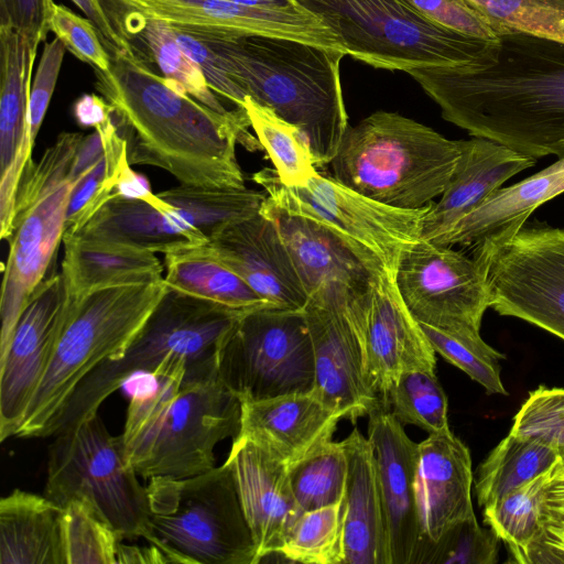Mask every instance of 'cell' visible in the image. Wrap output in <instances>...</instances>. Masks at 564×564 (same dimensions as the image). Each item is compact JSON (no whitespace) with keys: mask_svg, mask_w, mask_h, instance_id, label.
I'll use <instances>...</instances> for the list:
<instances>
[{"mask_svg":"<svg viewBox=\"0 0 564 564\" xmlns=\"http://www.w3.org/2000/svg\"><path fill=\"white\" fill-rule=\"evenodd\" d=\"M96 25L101 40L112 56L117 52L133 50L129 39L120 31L102 0H70Z\"/></svg>","mask_w":564,"mask_h":564,"instance_id":"55","label":"cell"},{"mask_svg":"<svg viewBox=\"0 0 564 564\" xmlns=\"http://www.w3.org/2000/svg\"><path fill=\"white\" fill-rule=\"evenodd\" d=\"M408 74L442 117L534 158L564 156V43L524 32L499 34L474 62Z\"/></svg>","mask_w":564,"mask_h":564,"instance_id":"1","label":"cell"},{"mask_svg":"<svg viewBox=\"0 0 564 564\" xmlns=\"http://www.w3.org/2000/svg\"><path fill=\"white\" fill-rule=\"evenodd\" d=\"M54 436L44 496L61 507L84 499L124 540L149 542L147 488L127 460L121 435H111L97 412Z\"/></svg>","mask_w":564,"mask_h":564,"instance_id":"11","label":"cell"},{"mask_svg":"<svg viewBox=\"0 0 564 564\" xmlns=\"http://www.w3.org/2000/svg\"><path fill=\"white\" fill-rule=\"evenodd\" d=\"M124 539L84 499L63 507L66 564H116Z\"/></svg>","mask_w":564,"mask_h":564,"instance_id":"42","label":"cell"},{"mask_svg":"<svg viewBox=\"0 0 564 564\" xmlns=\"http://www.w3.org/2000/svg\"><path fill=\"white\" fill-rule=\"evenodd\" d=\"M544 173L564 172V156L558 158L554 163L541 170Z\"/></svg>","mask_w":564,"mask_h":564,"instance_id":"58","label":"cell"},{"mask_svg":"<svg viewBox=\"0 0 564 564\" xmlns=\"http://www.w3.org/2000/svg\"><path fill=\"white\" fill-rule=\"evenodd\" d=\"M70 296L62 274L44 279L31 294L0 352V440L15 435L52 360Z\"/></svg>","mask_w":564,"mask_h":564,"instance_id":"15","label":"cell"},{"mask_svg":"<svg viewBox=\"0 0 564 564\" xmlns=\"http://www.w3.org/2000/svg\"><path fill=\"white\" fill-rule=\"evenodd\" d=\"M50 31L66 50L95 70L106 72L111 66V55L91 20L74 13L64 4L55 3L50 20Z\"/></svg>","mask_w":564,"mask_h":564,"instance_id":"50","label":"cell"},{"mask_svg":"<svg viewBox=\"0 0 564 564\" xmlns=\"http://www.w3.org/2000/svg\"><path fill=\"white\" fill-rule=\"evenodd\" d=\"M547 471L509 491L482 508L484 522L509 551V562L519 563L539 531Z\"/></svg>","mask_w":564,"mask_h":564,"instance_id":"38","label":"cell"},{"mask_svg":"<svg viewBox=\"0 0 564 564\" xmlns=\"http://www.w3.org/2000/svg\"><path fill=\"white\" fill-rule=\"evenodd\" d=\"M368 416L388 564H416L423 543L415 492L419 443L382 401Z\"/></svg>","mask_w":564,"mask_h":564,"instance_id":"18","label":"cell"},{"mask_svg":"<svg viewBox=\"0 0 564 564\" xmlns=\"http://www.w3.org/2000/svg\"><path fill=\"white\" fill-rule=\"evenodd\" d=\"M521 564H564V459L549 470L539 531L522 554Z\"/></svg>","mask_w":564,"mask_h":564,"instance_id":"47","label":"cell"},{"mask_svg":"<svg viewBox=\"0 0 564 564\" xmlns=\"http://www.w3.org/2000/svg\"><path fill=\"white\" fill-rule=\"evenodd\" d=\"M562 193L564 172L539 171L516 184L498 188L431 241L471 249L512 235L524 226L533 210Z\"/></svg>","mask_w":564,"mask_h":564,"instance_id":"29","label":"cell"},{"mask_svg":"<svg viewBox=\"0 0 564 564\" xmlns=\"http://www.w3.org/2000/svg\"><path fill=\"white\" fill-rule=\"evenodd\" d=\"M111 58L108 70H95V87L112 107L131 165L160 167L182 184L245 187L236 144L262 149L248 131L246 110L234 117L214 111L153 72L134 48Z\"/></svg>","mask_w":564,"mask_h":564,"instance_id":"2","label":"cell"},{"mask_svg":"<svg viewBox=\"0 0 564 564\" xmlns=\"http://www.w3.org/2000/svg\"><path fill=\"white\" fill-rule=\"evenodd\" d=\"M420 325L435 352L478 382L488 394H508L501 380L500 361L505 355L481 338L479 328Z\"/></svg>","mask_w":564,"mask_h":564,"instance_id":"40","label":"cell"},{"mask_svg":"<svg viewBox=\"0 0 564 564\" xmlns=\"http://www.w3.org/2000/svg\"><path fill=\"white\" fill-rule=\"evenodd\" d=\"M460 158L436 203H431L420 239L433 240L535 159L487 138L460 140Z\"/></svg>","mask_w":564,"mask_h":564,"instance_id":"27","label":"cell"},{"mask_svg":"<svg viewBox=\"0 0 564 564\" xmlns=\"http://www.w3.org/2000/svg\"><path fill=\"white\" fill-rule=\"evenodd\" d=\"M62 274L72 297L90 291L161 281L164 263L155 253L129 246L63 236Z\"/></svg>","mask_w":564,"mask_h":564,"instance_id":"32","label":"cell"},{"mask_svg":"<svg viewBox=\"0 0 564 564\" xmlns=\"http://www.w3.org/2000/svg\"><path fill=\"white\" fill-rule=\"evenodd\" d=\"M83 137L78 132L61 133L39 162L26 165L17 193L14 217L44 194L73 181L74 160Z\"/></svg>","mask_w":564,"mask_h":564,"instance_id":"48","label":"cell"},{"mask_svg":"<svg viewBox=\"0 0 564 564\" xmlns=\"http://www.w3.org/2000/svg\"><path fill=\"white\" fill-rule=\"evenodd\" d=\"M473 481L469 449L449 429L429 434L419 443L415 492L423 540L421 551L475 513Z\"/></svg>","mask_w":564,"mask_h":564,"instance_id":"25","label":"cell"},{"mask_svg":"<svg viewBox=\"0 0 564 564\" xmlns=\"http://www.w3.org/2000/svg\"><path fill=\"white\" fill-rule=\"evenodd\" d=\"M343 442L348 459L340 511L343 564H388L372 446L357 429Z\"/></svg>","mask_w":564,"mask_h":564,"instance_id":"28","label":"cell"},{"mask_svg":"<svg viewBox=\"0 0 564 564\" xmlns=\"http://www.w3.org/2000/svg\"><path fill=\"white\" fill-rule=\"evenodd\" d=\"M510 431L547 442L564 459V388L540 386L531 391L516 413Z\"/></svg>","mask_w":564,"mask_h":564,"instance_id":"49","label":"cell"},{"mask_svg":"<svg viewBox=\"0 0 564 564\" xmlns=\"http://www.w3.org/2000/svg\"><path fill=\"white\" fill-rule=\"evenodd\" d=\"M75 236L117 243L163 254L189 245H203L206 237L175 212L163 214L151 205L115 197L102 205Z\"/></svg>","mask_w":564,"mask_h":564,"instance_id":"30","label":"cell"},{"mask_svg":"<svg viewBox=\"0 0 564 564\" xmlns=\"http://www.w3.org/2000/svg\"><path fill=\"white\" fill-rule=\"evenodd\" d=\"M240 404L238 435L253 441L288 466L332 441L341 420L314 391Z\"/></svg>","mask_w":564,"mask_h":564,"instance_id":"26","label":"cell"},{"mask_svg":"<svg viewBox=\"0 0 564 564\" xmlns=\"http://www.w3.org/2000/svg\"><path fill=\"white\" fill-rule=\"evenodd\" d=\"M358 328L367 371L383 404L403 371L436 370V352L404 304L393 276L373 278Z\"/></svg>","mask_w":564,"mask_h":564,"instance_id":"21","label":"cell"},{"mask_svg":"<svg viewBox=\"0 0 564 564\" xmlns=\"http://www.w3.org/2000/svg\"><path fill=\"white\" fill-rule=\"evenodd\" d=\"M236 3L264 8V9H292L300 6L294 0H229Z\"/></svg>","mask_w":564,"mask_h":564,"instance_id":"57","label":"cell"},{"mask_svg":"<svg viewBox=\"0 0 564 564\" xmlns=\"http://www.w3.org/2000/svg\"><path fill=\"white\" fill-rule=\"evenodd\" d=\"M417 12L445 29L480 40L498 35L466 0H406Z\"/></svg>","mask_w":564,"mask_h":564,"instance_id":"51","label":"cell"},{"mask_svg":"<svg viewBox=\"0 0 564 564\" xmlns=\"http://www.w3.org/2000/svg\"><path fill=\"white\" fill-rule=\"evenodd\" d=\"M260 212L275 223L307 303L346 312L359 322L375 278L371 271L316 221L289 214L268 198Z\"/></svg>","mask_w":564,"mask_h":564,"instance_id":"17","label":"cell"},{"mask_svg":"<svg viewBox=\"0 0 564 564\" xmlns=\"http://www.w3.org/2000/svg\"><path fill=\"white\" fill-rule=\"evenodd\" d=\"M66 47L58 37L44 43V48L30 90V137L34 144L63 64Z\"/></svg>","mask_w":564,"mask_h":564,"instance_id":"52","label":"cell"},{"mask_svg":"<svg viewBox=\"0 0 564 564\" xmlns=\"http://www.w3.org/2000/svg\"><path fill=\"white\" fill-rule=\"evenodd\" d=\"M460 152V140L379 110L348 126L328 165L330 176L373 200L420 209L443 194Z\"/></svg>","mask_w":564,"mask_h":564,"instance_id":"5","label":"cell"},{"mask_svg":"<svg viewBox=\"0 0 564 564\" xmlns=\"http://www.w3.org/2000/svg\"><path fill=\"white\" fill-rule=\"evenodd\" d=\"M499 539L481 528L476 514L449 528L436 542L423 546L420 564H494L498 560Z\"/></svg>","mask_w":564,"mask_h":564,"instance_id":"46","label":"cell"},{"mask_svg":"<svg viewBox=\"0 0 564 564\" xmlns=\"http://www.w3.org/2000/svg\"><path fill=\"white\" fill-rule=\"evenodd\" d=\"M252 178L273 205L326 228L375 276H394L401 253L420 239L431 204L420 209L397 208L319 173L302 186L283 184L275 171L268 167L254 173Z\"/></svg>","mask_w":564,"mask_h":564,"instance_id":"10","label":"cell"},{"mask_svg":"<svg viewBox=\"0 0 564 564\" xmlns=\"http://www.w3.org/2000/svg\"><path fill=\"white\" fill-rule=\"evenodd\" d=\"M166 289L162 279L69 295L52 360L14 436L55 435L78 384L102 362L122 355Z\"/></svg>","mask_w":564,"mask_h":564,"instance_id":"6","label":"cell"},{"mask_svg":"<svg viewBox=\"0 0 564 564\" xmlns=\"http://www.w3.org/2000/svg\"><path fill=\"white\" fill-rule=\"evenodd\" d=\"M393 279L404 304L421 324L480 329L490 307L481 264L471 254L448 246L416 240L401 253Z\"/></svg>","mask_w":564,"mask_h":564,"instance_id":"14","label":"cell"},{"mask_svg":"<svg viewBox=\"0 0 564 564\" xmlns=\"http://www.w3.org/2000/svg\"><path fill=\"white\" fill-rule=\"evenodd\" d=\"M184 221L207 239L226 226L260 213L265 192L241 188L202 187L188 184L158 194ZM170 212V213H171Z\"/></svg>","mask_w":564,"mask_h":564,"instance_id":"36","label":"cell"},{"mask_svg":"<svg viewBox=\"0 0 564 564\" xmlns=\"http://www.w3.org/2000/svg\"><path fill=\"white\" fill-rule=\"evenodd\" d=\"M217 371L240 402L313 391L315 358L303 310L246 312L218 348Z\"/></svg>","mask_w":564,"mask_h":564,"instance_id":"12","label":"cell"},{"mask_svg":"<svg viewBox=\"0 0 564 564\" xmlns=\"http://www.w3.org/2000/svg\"><path fill=\"white\" fill-rule=\"evenodd\" d=\"M386 405L402 425H414L429 434L449 429L447 397L433 369L403 371Z\"/></svg>","mask_w":564,"mask_h":564,"instance_id":"41","label":"cell"},{"mask_svg":"<svg viewBox=\"0 0 564 564\" xmlns=\"http://www.w3.org/2000/svg\"><path fill=\"white\" fill-rule=\"evenodd\" d=\"M341 502L302 512L278 554L305 564H343Z\"/></svg>","mask_w":564,"mask_h":564,"instance_id":"43","label":"cell"},{"mask_svg":"<svg viewBox=\"0 0 564 564\" xmlns=\"http://www.w3.org/2000/svg\"><path fill=\"white\" fill-rule=\"evenodd\" d=\"M165 284L236 310L272 307L205 246L189 245L164 254Z\"/></svg>","mask_w":564,"mask_h":564,"instance_id":"33","label":"cell"},{"mask_svg":"<svg viewBox=\"0 0 564 564\" xmlns=\"http://www.w3.org/2000/svg\"><path fill=\"white\" fill-rule=\"evenodd\" d=\"M104 158L87 173L72 192L64 236L74 235L108 200L116 197L115 188L121 169L129 162L127 148L113 120L106 127Z\"/></svg>","mask_w":564,"mask_h":564,"instance_id":"44","label":"cell"},{"mask_svg":"<svg viewBox=\"0 0 564 564\" xmlns=\"http://www.w3.org/2000/svg\"><path fill=\"white\" fill-rule=\"evenodd\" d=\"M35 56L23 36L0 28V236L8 240L19 184L33 162L29 100Z\"/></svg>","mask_w":564,"mask_h":564,"instance_id":"23","label":"cell"},{"mask_svg":"<svg viewBox=\"0 0 564 564\" xmlns=\"http://www.w3.org/2000/svg\"><path fill=\"white\" fill-rule=\"evenodd\" d=\"M193 35L250 98L302 131L317 169L330 163L349 126L340 82L345 53L278 37Z\"/></svg>","mask_w":564,"mask_h":564,"instance_id":"3","label":"cell"},{"mask_svg":"<svg viewBox=\"0 0 564 564\" xmlns=\"http://www.w3.org/2000/svg\"><path fill=\"white\" fill-rule=\"evenodd\" d=\"M246 312L167 286L122 355L102 362L78 384L56 434L97 413L132 375H153L173 362H185L195 373L216 370L220 344Z\"/></svg>","mask_w":564,"mask_h":564,"instance_id":"7","label":"cell"},{"mask_svg":"<svg viewBox=\"0 0 564 564\" xmlns=\"http://www.w3.org/2000/svg\"><path fill=\"white\" fill-rule=\"evenodd\" d=\"M113 20L128 39L132 36L142 43L162 76L178 85L193 98L227 117H234L245 110L239 107L229 110L223 105L202 69L177 43L169 23L128 9L123 14H116Z\"/></svg>","mask_w":564,"mask_h":564,"instance_id":"34","label":"cell"},{"mask_svg":"<svg viewBox=\"0 0 564 564\" xmlns=\"http://www.w3.org/2000/svg\"><path fill=\"white\" fill-rule=\"evenodd\" d=\"M151 545L169 563L256 564L257 550L227 462L145 486Z\"/></svg>","mask_w":564,"mask_h":564,"instance_id":"8","label":"cell"},{"mask_svg":"<svg viewBox=\"0 0 564 564\" xmlns=\"http://www.w3.org/2000/svg\"><path fill=\"white\" fill-rule=\"evenodd\" d=\"M560 458L547 442L510 431L479 465L475 480L478 505L484 508L497 501L546 473Z\"/></svg>","mask_w":564,"mask_h":564,"instance_id":"35","label":"cell"},{"mask_svg":"<svg viewBox=\"0 0 564 564\" xmlns=\"http://www.w3.org/2000/svg\"><path fill=\"white\" fill-rule=\"evenodd\" d=\"M252 533L257 563L278 553L302 513L289 477V466L246 436L237 435L226 459Z\"/></svg>","mask_w":564,"mask_h":564,"instance_id":"24","label":"cell"},{"mask_svg":"<svg viewBox=\"0 0 564 564\" xmlns=\"http://www.w3.org/2000/svg\"><path fill=\"white\" fill-rule=\"evenodd\" d=\"M131 397L121 438L127 460L144 479H181L215 467L216 445L240 431L241 404L218 371L180 368L150 375Z\"/></svg>","mask_w":564,"mask_h":564,"instance_id":"4","label":"cell"},{"mask_svg":"<svg viewBox=\"0 0 564 564\" xmlns=\"http://www.w3.org/2000/svg\"><path fill=\"white\" fill-rule=\"evenodd\" d=\"M499 35L524 32L564 43V0H466Z\"/></svg>","mask_w":564,"mask_h":564,"instance_id":"45","label":"cell"},{"mask_svg":"<svg viewBox=\"0 0 564 564\" xmlns=\"http://www.w3.org/2000/svg\"><path fill=\"white\" fill-rule=\"evenodd\" d=\"M73 112L82 127L96 129L112 120V107L95 94L80 96L74 104Z\"/></svg>","mask_w":564,"mask_h":564,"instance_id":"56","label":"cell"},{"mask_svg":"<svg viewBox=\"0 0 564 564\" xmlns=\"http://www.w3.org/2000/svg\"><path fill=\"white\" fill-rule=\"evenodd\" d=\"M205 246L273 308L303 310L307 304L278 227L261 212L226 226Z\"/></svg>","mask_w":564,"mask_h":564,"instance_id":"22","label":"cell"},{"mask_svg":"<svg viewBox=\"0 0 564 564\" xmlns=\"http://www.w3.org/2000/svg\"><path fill=\"white\" fill-rule=\"evenodd\" d=\"M294 1L337 35L347 55L376 68L466 64L490 42L437 25L406 0Z\"/></svg>","mask_w":564,"mask_h":564,"instance_id":"9","label":"cell"},{"mask_svg":"<svg viewBox=\"0 0 564 564\" xmlns=\"http://www.w3.org/2000/svg\"><path fill=\"white\" fill-rule=\"evenodd\" d=\"M471 251L484 269L491 308L564 340V228L523 226Z\"/></svg>","mask_w":564,"mask_h":564,"instance_id":"13","label":"cell"},{"mask_svg":"<svg viewBox=\"0 0 564 564\" xmlns=\"http://www.w3.org/2000/svg\"><path fill=\"white\" fill-rule=\"evenodd\" d=\"M172 29L177 43L185 54L202 69L210 88L236 107L243 108L248 95L220 66L216 53L193 34L174 26Z\"/></svg>","mask_w":564,"mask_h":564,"instance_id":"54","label":"cell"},{"mask_svg":"<svg viewBox=\"0 0 564 564\" xmlns=\"http://www.w3.org/2000/svg\"><path fill=\"white\" fill-rule=\"evenodd\" d=\"M0 564H66L63 507L21 489L1 498Z\"/></svg>","mask_w":564,"mask_h":564,"instance_id":"31","label":"cell"},{"mask_svg":"<svg viewBox=\"0 0 564 564\" xmlns=\"http://www.w3.org/2000/svg\"><path fill=\"white\" fill-rule=\"evenodd\" d=\"M53 0H0V28L11 29L23 36L36 52L46 40Z\"/></svg>","mask_w":564,"mask_h":564,"instance_id":"53","label":"cell"},{"mask_svg":"<svg viewBox=\"0 0 564 564\" xmlns=\"http://www.w3.org/2000/svg\"><path fill=\"white\" fill-rule=\"evenodd\" d=\"M243 109L283 184L302 186L318 174L308 142L297 127L249 96Z\"/></svg>","mask_w":564,"mask_h":564,"instance_id":"37","label":"cell"},{"mask_svg":"<svg viewBox=\"0 0 564 564\" xmlns=\"http://www.w3.org/2000/svg\"><path fill=\"white\" fill-rule=\"evenodd\" d=\"M108 3L165 21L191 34L286 39L347 55L337 35L301 7L264 9L229 0H108Z\"/></svg>","mask_w":564,"mask_h":564,"instance_id":"16","label":"cell"},{"mask_svg":"<svg viewBox=\"0 0 564 564\" xmlns=\"http://www.w3.org/2000/svg\"><path fill=\"white\" fill-rule=\"evenodd\" d=\"M303 312L314 349L313 391L340 419L368 415L381 400L367 371L356 317L311 303Z\"/></svg>","mask_w":564,"mask_h":564,"instance_id":"20","label":"cell"},{"mask_svg":"<svg viewBox=\"0 0 564 564\" xmlns=\"http://www.w3.org/2000/svg\"><path fill=\"white\" fill-rule=\"evenodd\" d=\"M79 181L63 183L14 217L1 288L0 352L63 241L70 195Z\"/></svg>","mask_w":564,"mask_h":564,"instance_id":"19","label":"cell"},{"mask_svg":"<svg viewBox=\"0 0 564 564\" xmlns=\"http://www.w3.org/2000/svg\"><path fill=\"white\" fill-rule=\"evenodd\" d=\"M347 474L348 459L343 441H328L290 465V484L300 511L341 502Z\"/></svg>","mask_w":564,"mask_h":564,"instance_id":"39","label":"cell"}]
</instances>
